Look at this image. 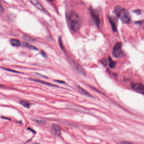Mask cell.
I'll use <instances>...</instances> for the list:
<instances>
[{"label":"cell","mask_w":144,"mask_h":144,"mask_svg":"<svg viewBox=\"0 0 144 144\" xmlns=\"http://www.w3.org/2000/svg\"><path fill=\"white\" fill-rule=\"evenodd\" d=\"M67 21L71 29L74 32L78 31L81 26V22L79 15L74 11H71L68 13Z\"/></svg>","instance_id":"cell-1"},{"label":"cell","mask_w":144,"mask_h":144,"mask_svg":"<svg viewBox=\"0 0 144 144\" xmlns=\"http://www.w3.org/2000/svg\"><path fill=\"white\" fill-rule=\"evenodd\" d=\"M68 61L69 64H70L71 66L72 67V68L77 72L78 73L81 74L83 76H85L86 75V73L85 72V70L82 66L79 64L78 63H76L75 61H74L72 59L68 60Z\"/></svg>","instance_id":"cell-2"},{"label":"cell","mask_w":144,"mask_h":144,"mask_svg":"<svg viewBox=\"0 0 144 144\" xmlns=\"http://www.w3.org/2000/svg\"><path fill=\"white\" fill-rule=\"evenodd\" d=\"M122 46L121 42L117 43L114 45L113 50V55L114 57H120L123 55Z\"/></svg>","instance_id":"cell-3"},{"label":"cell","mask_w":144,"mask_h":144,"mask_svg":"<svg viewBox=\"0 0 144 144\" xmlns=\"http://www.w3.org/2000/svg\"><path fill=\"white\" fill-rule=\"evenodd\" d=\"M119 17L120 18L122 22L125 24H129L131 22V18L129 13L127 10L124 9Z\"/></svg>","instance_id":"cell-4"},{"label":"cell","mask_w":144,"mask_h":144,"mask_svg":"<svg viewBox=\"0 0 144 144\" xmlns=\"http://www.w3.org/2000/svg\"><path fill=\"white\" fill-rule=\"evenodd\" d=\"M131 86L134 89L138 92L144 95V86L141 83H131Z\"/></svg>","instance_id":"cell-5"},{"label":"cell","mask_w":144,"mask_h":144,"mask_svg":"<svg viewBox=\"0 0 144 144\" xmlns=\"http://www.w3.org/2000/svg\"><path fill=\"white\" fill-rule=\"evenodd\" d=\"M30 2L33 4L38 9L40 10L41 11H42L44 13H47L46 10L45 9L42 5L37 0H30Z\"/></svg>","instance_id":"cell-6"},{"label":"cell","mask_w":144,"mask_h":144,"mask_svg":"<svg viewBox=\"0 0 144 144\" xmlns=\"http://www.w3.org/2000/svg\"><path fill=\"white\" fill-rule=\"evenodd\" d=\"M31 80V81H33L35 82H39V83H41L44 85H48V86H53V87H58V86H57L56 85H54L52 83H50L49 82H48L45 81H43L42 80H40V79H35V78H30L29 79Z\"/></svg>","instance_id":"cell-7"},{"label":"cell","mask_w":144,"mask_h":144,"mask_svg":"<svg viewBox=\"0 0 144 144\" xmlns=\"http://www.w3.org/2000/svg\"><path fill=\"white\" fill-rule=\"evenodd\" d=\"M52 129L56 134L58 135V136L61 135V128H60V126L59 125L56 124H53L52 125Z\"/></svg>","instance_id":"cell-8"},{"label":"cell","mask_w":144,"mask_h":144,"mask_svg":"<svg viewBox=\"0 0 144 144\" xmlns=\"http://www.w3.org/2000/svg\"><path fill=\"white\" fill-rule=\"evenodd\" d=\"M78 90L79 92L84 95L89 97H92L93 96L89 93L87 91H86L85 89L82 88V87H80L79 85L77 86Z\"/></svg>","instance_id":"cell-9"},{"label":"cell","mask_w":144,"mask_h":144,"mask_svg":"<svg viewBox=\"0 0 144 144\" xmlns=\"http://www.w3.org/2000/svg\"><path fill=\"white\" fill-rule=\"evenodd\" d=\"M10 43L13 46H19L21 45L20 41L17 39H11L10 40Z\"/></svg>","instance_id":"cell-10"},{"label":"cell","mask_w":144,"mask_h":144,"mask_svg":"<svg viewBox=\"0 0 144 144\" xmlns=\"http://www.w3.org/2000/svg\"><path fill=\"white\" fill-rule=\"evenodd\" d=\"M124 9L121 6H117L115 7V9H114V11H115V13L116 14V15L119 17L121 14V13H122V11H123Z\"/></svg>","instance_id":"cell-11"},{"label":"cell","mask_w":144,"mask_h":144,"mask_svg":"<svg viewBox=\"0 0 144 144\" xmlns=\"http://www.w3.org/2000/svg\"><path fill=\"white\" fill-rule=\"evenodd\" d=\"M91 15H92L93 18V20L96 23V24L98 26V25L99 24V21H100L99 16L96 14V13H95L94 11H92Z\"/></svg>","instance_id":"cell-12"},{"label":"cell","mask_w":144,"mask_h":144,"mask_svg":"<svg viewBox=\"0 0 144 144\" xmlns=\"http://www.w3.org/2000/svg\"><path fill=\"white\" fill-rule=\"evenodd\" d=\"M22 39L24 41H29V42H34L35 41V40L32 37L29 36L27 35H23L22 36Z\"/></svg>","instance_id":"cell-13"},{"label":"cell","mask_w":144,"mask_h":144,"mask_svg":"<svg viewBox=\"0 0 144 144\" xmlns=\"http://www.w3.org/2000/svg\"><path fill=\"white\" fill-rule=\"evenodd\" d=\"M108 60H109V68H111V69L114 68L115 67V65L116 64V63L115 62H114V61H113V60H112V58L110 57H109Z\"/></svg>","instance_id":"cell-14"},{"label":"cell","mask_w":144,"mask_h":144,"mask_svg":"<svg viewBox=\"0 0 144 144\" xmlns=\"http://www.w3.org/2000/svg\"><path fill=\"white\" fill-rule=\"evenodd\" d=\"M21 103L23 106H24V107L27 108H29L30 107V106H31V104L29 103L28 102L26 101H24V100L21 101Z\"/></svg>","instance_id":"cell-15"},{"label":"cell","mask_w":144,"mask_h":144,"mask_svg":"<svg viewBox=\"0 0 144 144\" xmlns=\"http://www.w3.org/2000/svg\"><path fill=\"white\" fill-rule=\"evenodd\" d=\"M109 21L111 24V26L112 27V29H113V31H117V30L116 26L115 25V22L113 21V20H112L110 18H109Z\"/></svg>","instance_id":"cell-16"},{"label":"cell","mask_w":144,"mask_h":144,"mask_svg":"<svg viewBox=\"0 0 144 144\" xmlns=\"http://www.w3.org/2000/svg\"><path fill=\"white\" fill-rule=\"evenodd\" d=\"M25 46H26L27 48H29L30 49H31V50H38V49L37 47H36V46H33L32 45L29 44L28 43H26L25 44Z\"/></svg>","instance_id":"cell-17"},{"label":"cell","mask_w":144,"mask_h":144,"mask_svg":"<svg viewBox=\"0 0 144 144\" xmlns=\"http://www.w3.org/2000/svg\"><path fill=\"white\" fill-rule=\"evenodd\" d=\"M33 121H34L35 122L39 124L42 125H45V124L46 123L45 121H43V120H35V119H34V120H33Z\"/></svg>","instance_id":"cell-18"},{"label":"cell","mask_w":144,"mask_h":144,"mask_svg":"<svg viewBox=\"0 0 144 144\" xmlns=\"http://www.w3.org/2000/svg\"><path fill=\"white\" fill-rule=\"evenodd\" d=\"M59 44L60 46L61 47V48L62 49V50H64V48H63V44H62V40H61V38H60L59 39Z\"/></svg>","instance_id":"cell-19"},{"label":"cell","mask_w":144,"mask_h":144,"mask_svg":"<svg viewBox=\"0 0 144 144\" xmlns=\"http://www.w3.org/2000/svg\"><path fill=\"white\" fill-rule=\"evenodd\" d=\"M2 68L4 69V70H5L7 71L10 72H15V73H20V72H17V71L13 70H12V69H8V68Z\"/></svg>","instance_id":"cell-20"},{"label":"cell","mask_w":144,"mask_h":144,"mask_svg":"<svg viewBox=\"0 0 144 144\" xmlns=\"http://www.w3.org/2000/svg\"><path fill=\"white\" fill-rule=\"evenodd\" d=\"M0 14L1 15H2L4 13V8L3 7L2 5H1L0 6Z\"/></svg>","instance_id":"cell-21"},{"label":"cell","mask_w":144,"mask_h":144,"mask_svg":"<svg viewBox=\"0 0 144 144\" xmlns=\"http://www.w3.org/2000/svg\"><path fill=\"white\" fill-rule=\"evenodd\" d=\"M55 81L57 82H59L60 83H61V84H65V83H66L65 82L63 81H61V80H55Z\"/></svg>","instance_id":"cell-22"},{"label":"cell","mask_w":144,"mask_h":144,"mask_svg":"<svg viewBox=\"0 0 144 144\" xmlns=\"http://www.w3.org/2000/svg\"><path fill=\"white\" fill-rule=\"evenodd\" d=\"M41 55H42L43 57H46V53H45L44 52L42 51V52H41Z\"/></svg>","instance_id":"cell-23"},{"label":"cell","mask_w":144,"mask_h":144,"mask_svg":"<svg viewBox=\"0 0 144 144\" xmlns=\"http://www.w3.org/2000/svg\"><path fill=\"white\" fill-rule=\"evenodd\" d=\"M134 12H136V13H137L138 14H139L140 12V10H134Z\"/></svg>","instance_id":"cell-24"},{"label":"cell","mask_w":144,"mask_h":144,"mask_svg":"<svg viewBox=\"0 0 144 144\" xmlns=\"http://www.w3.org/2000/svg\"><path fill=\"white\" fill-rule=\"evenodd\" d=\"M28 129H29L30 131H32V132H33V133H34H34H35V132L34 131H33V130H32L31 129H30V128H28Z\"/></svg>","instance_id":"cell-25"},{"label":"cell","mask_w":144,"mask_h":144,"mask_svg":"<svg viewBox=\"0 0 144 144\" xmlns=\"http://www.w3.org/2000/svg\"><path fill=\"white\" fill-rule=\"evenodd\" d=\"M50 0V1H52V0Z\"/></svg>","instance_id":"cell-26"}]
</instances>
